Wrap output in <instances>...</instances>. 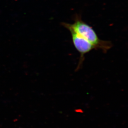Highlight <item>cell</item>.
I'll use <instances>...</instances> for the list:
<instances>
[{"mask_svg": "<svg viewBox=\"0 0 128 128\" xmlns=\"http://www.w3.org/2000/svg\"><path fill=\"white\" fill-rule=\"evenodd\" d=\"M72 24L62 22V24L69 31L72 30L91 44L96 50H101L105 53L112 47V44L111 42L100 39L94 30L82 20L80 15L76 14Z\"/></svg>", "mask_w": 128, "mask_h": 128, "instance_id": "cell-1", "label": "cell"}, {"mask_svg": "<svg viewBox=\"0 0 128 128\" xmlns=\"http://www.w3.org/2000/svg\"><path fill=\"white\" fill-rule=\"evenodd\" d=\"M69 32L71 34L74 46L80 54L78 63L76 69V71H77L82 67V64L85 60V55L92 50H96V48L81 36H79L72 30H69Z\"/></svg>", "mask_w": 128, "mask_h": 128, "instance_id": "cell-2", "label": "cell"}]
</instances>
